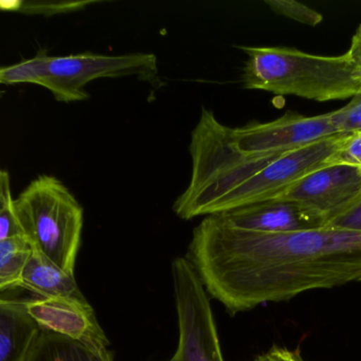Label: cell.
<instances>
[{"label":"cell","instance_id":"1","mask_svg":"<svg viewBox=\"0 0 361 361\" xmlns=\"http://www.w3.org/2000/svg\"><path fill=\"white\" fill-rule=\"evenodd\" d=\"M187 259L207 293L235 314L306 291L361 283V231L261 233L209 215L193 230Z\"/></svg>","mask_w":361,"mask_h":361},{"label":"cell","instance_id":"2","mask_svg":"<svg viewBox=\"0 0 361 361\" xmlns=\"http://www.w3.org/2000/svg\"><path fill=\"white\" fill-rule=\"evenodd\" d=\"M243 87L316 102L352 99L361 90L345 54L314 56L295 48L245 47Z\"/></svg>","mask_w":361,"mask_h":361},{"label":"cell","instance_id":"3","mask_svg":"<svg viewBox=\"0 0 361 361\" xmlns=\"http://www.w3.org/2000/svg\"><path fill=\"white\" fill-rule=\"evenodd\" d=\"M16 208L33 250L75 274L84 213L71 190L56 177L42 175L16 198Z\"/></svg>","mask_w":361,"mask_h":361},{"label":"cell","instance_id":"4","mask_svg":"<svg viewBox=\"0 0 361 361\" xmlns=\"http://www.w3.org/2000/svg\"><path fill=\"white\" fill-rule=\"evenodd\" d=\"M157 75V59L153 54L105 56L85 51L50 56L43 87L59 102H81L90 98L86 86L94 80L136 75L143 81L153 82Z\"/></svg>","mask_w":361,"mask_h":361},{"label":"cell","instance_id":"5","mask_svg":"<svg viewBox=\"0 0 361 361\" xmlns=\"http://www.w3.org/2000/svg\"><path fill=\"white\" fill-rule=\"evenodd\" d=\"M178 317L177 361H225L206 288L187 257L172 263Z\"/></svg>","mask_w":361,"mask_h":361},{"label":"cell","instance_id":"6","mask_svg":"<svg viewBox=\"0 0 361 361\" xmlns=\"http://www.w3.org/2000/svg\"><path fill=\"white\" fill-rule=\"evenodd\" d=\"M345 135L348 134L323 139L278 158L221 198L215 204L211 215L221 214L279 197L306 175L327 166V159L337 149Z\"/></svg>","mask_w":361,"mask_h":361},{"label":"cell","instance_id":"7","mask_svg":"<svg viewBox=\"0 0 361 361\" xmlns=\"http://www.w3.org/2000/svg\"><path fill=\"white\" fill-rule=\"evenodd\" d=\"M234 149L248 159L274 160L339 135L331 122V113L305 117L289 111L267 123H252L243 128H227Z\"/></svg>","mask_w":361,"mask_h":361},{"label":"cell","instance_id":"8","mask_svg":"<svg viewBox=\"0 0 361 361\" xmlns=\"http://www.w3.org/2000/svg\"><path fill=\"white\" fill-rule=\"evenodd\" d=\"M274 200L299 204L326 226L361 200V170L325 166L306 175Z\"/></svg>","mask_w":361,"mask_h":361},{"label":"cell","instance_id":"9","mask_svg":"<svg viewBox=\"0 0 361 361\" xmlns=\"http://www.w3.org/2000/svg\"><path fill=\"white\" fill-rule=\"evenodd\" d=\"M29 314L42 329L82 342L92 350H109L111 344L87 300L75 298H26Z\"/></svg>","mask_w":361,"mask_h":361},{"label":"cell","instance_id":"10","mask_svg":"<svg viewBox=\"0 0 361 361\" xmlns=\"http://www.w3.org/2000/svg\"><path fill=\"white\" fill-rule=\"evenodd\" d=\"M219 215L233 227L261 233H291L325 227L322 219L285 200H267Z\"/></svg>","mask_w":361,"mask_h":361},{"label":"cell","instance_id":"11","mask_svg":"<svg viewBox=\"0 0 361 361\" xmlns=\"http://www.w3.org/2000/svg\"><path fill=\"white\" fill-rule=\"evenodd\" d=\"M12 291L1 293L0 298V361H25L41 326L29 314L26 298Z\"/></svg>","mask_w":361,"mask_h":361},{"label":"cell","instance_id":"12","mask_svg":"<svg viewBox=\"0 0 361 361\" xmlns=\"http://www.w3.org/2000/svg\"><path fill=\"white\" fill-rule=\"evenodd\" d=\"M22 288L43 298H75L86 300L75 274L65 271L45 255L33 250L22 278Z\"/></svg>","mask_w":361,"mask_h":361},{"label":"cell","instance_id":"13","mask_svg":"<svg viewBox=\"0 0 361 361\" xmlns=\"http://www.w3.org/2000/svg\"><path fill=\"white\" fill-rule=\"evenodd\" d=\"M109 350H92L77 340L42 329L25 361H114Z\"/></svg>","mask_w":361,"mask_h":361},{"label":"cell","instance_id":"14","mask_svg":"<svg viewBox=\"0 0 361 361\" xmlns=\"http://www.w3.org/2000/svg\"><path fill=\"white\" fill-rule=\"evenodd\" d=\"M33 249L25 235L0 240V291L22 288L25 267Z\"/></svg>","mask_w":361,"mask_h":361},{"label":"cell","instance_id":"15","mask_svg":"<svg viewBox=\"0 0 361 361\" xmlns=\"http://www.w3.org/2000/svg\"><path fill=\"white\" fill-rule=\"evenodd\" d=\"M50 56L46 50H39L35 58L22 61L11 66L0 69V83L4 85L33 84L43 87L47 78Z\"/></svg>","mask_w":361,"mask_h":361},{"label":"cell","instance_id":"16","mask_svg":"<svg viewBox=\"0 0 361 361\" xmlns=\"http://www.w3.org/2000/svg\"><path fill=\"white\" fill-rule=\"evenodd\" d=\"M94 4L96 1H1L0 7L4 11H16L49 18L56 14L80 11Z\"/></svg>","mask_w":361,"mask_h":361},{"label":"cell","instance_id":"17","mask_svg":"<svg viewBox=\"0 0 361 361\" xmlns=\"http://www.w3.org/2000/svg\"><path fill=\"white\" fill-rule=\"evenodd\" d=\"M18 235L25 234L16 213L9 173L3 170L0 173V240Z\"/></svg>","mask_w":361,"mask_h":361},{"label":"cell","instance_id":"18","mask_svg":"<svg viewBox=\"0 0 361 361\" xmlns=\"http://www.w3.org/2000/svg\"><path fill=\"white\" fill-rule=\"evenodd\" d=\"M265 5L274 13L306 26L316 27L323 20L322 14L295 0H265Z\"/></svg>","mask_w":361,"mask_h":361},{"label":"cell","instance_id":"19","mask_svg":"<svg viewBox=\"0 0 361 361\" xmlns=\"http://www.w3.org/2000/svg\"><path fill=\"white\" fill-rule=\"evenodd\" d=\"M326 164L327 166H348L361 170V130L345 135Z\"/></svg>","mask_w":361,"mask_h":361},{"label":"cell","instance_id":"20","mask_svg":"<svg viewBox=\"0 0 361 361\" xmlns=\"http://www.w3.org/2000/svg\"><path fill=\"white\" fill-rule=\"evenodd\" d=\"M331 118L340 134H352L361 130V90L345 106L331 111Z\"/></svg>","mask_w":361,"mask_h":361},{"label":"cell","instance_id":"21","mask_svg":"<svg viewBox=\"0 0 361 361\" xmlns=\"http://www.w3.org/2000/svg\"><path fill=\"white\" fill-rule=\"evenodd\" d=\"M325 227L361 231V200L343 214L329 221Z\"/></svg>","mask_w":361,"mask_h":361},{"label":"cell","instance_id":"22","mask_svg":"<svg viewBox=\"0 0 361 361\" xmlns=\"http://www.w3.org/2000/svg\"><path fill=\"white\" fill-rule=\"evenodd\" d=\"M251 361H306L299 348L291 350L285 346L274 345L266 352L257 355Z\"/></svg>","mask_w":361,"mask_h":361},{"label":"cell","instance_id":"23","mask_svg":"<svg viewBox=\"0 0 361 361\" xmlns=\"http://www.w3.org/2000/svg\"><path fill=\"white\" fill-rule=\"evenodd\" d=\"M345 56L352 65L355 78L361 84V25H359L358 28L355 31L350 49L348 50Z\"/></svg>","mask_w":361,"mask_h":361},{"label":"cell","instance_id":"24","mask_svg":"<svg viewBox=\"0 0 361 361\" xmlns=\"http://www.w3.org/2000/svg\"><path fill=\"white\" fill-rule=\"evenodd\" d=\"M166 361H177L176 357L173 356L172 358L169 359V360Z\"/></svg>","mask_w":361,"mask_h":361}]
</instances>
